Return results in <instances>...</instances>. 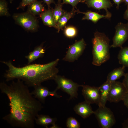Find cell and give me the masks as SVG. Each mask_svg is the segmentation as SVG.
<instances>
[{"mask_svg":"<svg viewBox=\"0 0 128 128\" xmlns=\"http://www.w3.org/2000/svg\"><path fill=\"white\" fill-rule=\"evenodd\" d=\"M110 40L104 33L96 31L92 39V64L100 66L110 57Z\"/></svg>","mask_w":128,"mask_h":128,"instance_id":"3957f363","label":"cell"},{"mask_svg":"<svg viewBox=\"0 0 128 128\" xmlns=\"http://www.w3.org/2000/svg\"><path fill=\"white\" fill-rule=\"evenodd\" d=\"M115 32L113 39V43L110 48L122 47L128 38V23H118L115 27Z\"/></svg>","mask_w":128,"mask_h":128,"instance_id":"ba28073f","label":"cell"},{"mask_svg":"<svg viewBox=\"0 0 128 128\" xmlns=\"http://www.w3.org/2000/svg\"><path fill=\"white\" fill-rule=\"evenodd\" d=\"M128 91L122 82L115 81L112 83L108 98L110 102L122 101Z\"/></svg>","mask_w":128,"mask_h":128,"instance_id":"9c48e42d","label":"cell"},{"mask_svg":"<svg viewBox=\"0 0 128 128\" xmlns=\"http://www.w3.org/2000/svg\"><path fill=\"white\" fill-rule=\"evenodd\" d=\"M0 90L9 101V113L3 119L13 127L33 128L35 119L43 108L40 102L29 91L23 82L18 79L8 85L0 83Z\"/></svg>","mask_w":128,"mask_h":128,"instance_id":"6da1fadb","label":"cell"},{"mask_svg":"<svg viewBox=\"0 0 128 128\" xmlns=\"http://www.w3.org/2000/svg\"><path fill=\"white\" fill-rule=\"evenodd\" d=\"M82 94L85 101L90 104H96L99 105L100 96L98 87L81 85Z\"/></svg>","mask_w":128,"mask_h":128,"instance_id":"30bf717a","label":"cell"},{"mask_svg":"<svg viewBox=\"0 0 128 128\" xmlns=\"http://www.w3.org/2000/svg\"><path fill=\"white\" fill-rule=\"evenodd\" d=\"M44 3H46L48 5V7H50V5L52 3H55L54 0H43Z\"/></svg>","mask_w":128,"mask_h":128,"instance_id":"1f68e13d","label":"cell"},{"mask_svg":"<svg viewBox=\"0 0 128 128\" xmlns=\"http://www.w3.org/2000/svg\"><path fill=\"white\" fill-rule=\"evenodd\" d=\"M33 90L31 92L32 95L40 102L44 103L46 98L49 96L59 98L61 96L57 93L58 89L56 88L54 91H50L46 87L40 85L34 87Z\"/></svg>","mask_w":128,"mask_h":128,"instance_id":"8fae6325","label":"cell"},{"mask_svg":"<svg viewBox=\"0 0 128 128\" xmlns=\"http://www.w3.org/2000/svg\"><path fill=\"white\" fill-rule=\"evenodd\" d=\"M37 0H22L19 6L17 9H24L27 6L35 1Z\"/></svg>","mask_w":128,"mask_h":128,"instance_id":"83f0119b","label":"cell"},{"mask_svg":"<svg viewBox=\"0 0 128 128\" xmlns=\"http://www.w3.org/2000/svg\"><path fill=\"white\" fill-rule=\"evenodd\" d=\"M45 10L42 2L37 0L28 6L27 11L36 16L39 15Z\"/></svg>","mask_w":128,"mask_h":128,"instance_id":"ffe728a7","label":"cell"},{"mask_svg":"<svg viewBox=\"0 0 128 128\" xmlns=\"http://www.w3.org/2000/svg\"><path fill=\"white\" fill-rule=\"evenodd\" d=\"M125 68L123 66L115 69L108 74L106 81L110 83L116 81L124 76Z\"/></svg>","mask_w":128,"mask_h":128,"instance_id":"44dd1931","label":"cell"},{"mask_svg":"<svg viewBox=\"0 0 128 128\" xmlns=\"http://www.w3.org/2000/svg\"><path fill=\"white\" fill-rule=\"evenodd\" d=\"M77 12L78 13H82L84 14V16L82 18V20H90L95 24L97 23L101 18H105L110 19V18L106 15L100 14L97 12L91 11H88L86 12H82L78 10Z\"/></svg>","mask_w":128,"mask_h":128,"instance_id":"ac0fdd59","label":"cell"},{"mask_svg":"<svg viewBox=\"0 0 128 128\" xmlns=\"http://www.w3.org/2000/svg\"><path fill=\"white\" fill-rule=\"evenodd\" d=\"M54 80L57 85L56 88L58 90L61 89L69 95L70 96L69 100L77 98L78 88L81 87V85L71 79L57 75Z\"/></svg>","mask_w":128,"mask_h":128,"instance_id":"5b68a950","label":"cell"},{"mask_svg":"<svg viewBox=\"0 0 128 128\" xmlns=\"http://www.w3.org/2000/svg\"><path fill=\"white\" fill-rule=\"evenodd\" d=\"M10 16L7 2L5 0H0V16L9 17Z\"/></svg>","mask_w":128,"mask_h":128,"instance_id":"d4e9b609","label":"cell"},{"mask_svg":"<svg viewBox=\"0 0 128 128\" xmlns=\"http://www.w3.org/2000/svg\"><path fill=\"white\" fill-rule=\"evenodd\" d=\"M61 0H58V2H61Z\"/></svg>","mask_w":128,"mask_h":128,"instance_id":"74e56055","label":"cell"},{"mask_svg":"<svg viewBox=\"0 0 128 128\" xmlns=\"http://www.w3.org/2000/svg\"><path fill=\"white\" fill-rule=\"evenodd\" d=\"M50 127V128H60L57 125L54 123Z\"/></svg>","mask_w":128,"mask_h":128,"instance_id":"e575fe53","label":"cell"},{"mask_svg":"<svg viewBox=\"0 0 128 128\" xmlns=\"http://www.w3.org/2000/svg\"><path fill=\"white\" fill-rule=\"evenodd\" d=\"M83 1L88 7H91L99 11L104 9L106 12V15L111 18V14L108 10V9L113 6V4L110 0H84Z\"/></svg>","mask_w":128,"mask_h":128,"instance_id":"7c38bea8","label":"cell"},{"mask_svg":"<svg viewBox=\"0 0 128 128\" xmlns=\"http://www.w3.org/2000/svg\"><path fill=\"white\" fill-rule=\"evenodd\" d=\"M86 44L84 39H82L69 46L66 55L63 60L69 62H73L82 55L85 49Z\"/></svg>","mask_w":128,"mask_h":128,"instance_id":"52a82bcc","label":"cell"},{"mask_svg":"<svg viewBox=\"0 0 128 128\" xmlns=\"http://www.w3.org/2000/svg\"><path fill=\"white\" fill-rule=\"evenodd\" d=\"M14 0H9L10 3H11Z\"/></svg>","mask_w":128,"mask_h":128,"instance_id":"8d00e7d4","label":"cell"},{"mask_svg":"<svg viewBox=\"0 0 128 128\" xmlns=\"http://www.w3.org/2000/svg\"><path fill=\"white\" fill-rule=\"evenodd\" d=\"M73 8L72 10L69 12H65L59 19L57 24V29L58 32L65 27L67 23L71 18L73 17L77 12Z\"/></svg>","mask_w":128,"mask_h":128,"instance_id":"d6986e66","label":"cell"},{"mask_svg":"<svg viewBox=\"0 0 128 128\" xmlns=\"http://www.w3.org/2000/svg\"><path fill=\"white\" fill-rule=\"evenodd\" d=\"M80 2L84 3L82 0H63V4H69L71 5L73 8L75 7Z\"/></svg>","mask_w":128,"mask_h":128,"instance_id":"4316f807","label":"cell"},{"mask_svg":"<svg viewBox=\"0 0 128 128\" xmlns=\"http://www.w3.org/2000/svg\"><path fill=\"white\" fill-rule=\"evenodd\" d=\"M45 51L43 47V43L35 47L32 51L29 52L27 55L25 56L28 60L27 64H30L38 58L43 57Z\"/></svg>","mask_w":128,"mask_h":128,"instance_id":"2e32d148","label":"cell"},{"mask_svg":"<svg viewBox=\"0 0 128 128\" xmlns=\"http://www.w3.org/2000/svg\"><path fill=\"white\" fill-rule=\"evenodd\" d=\"M59 60L57 59L46 64H30L22 67L15 66L10 60L1 62L8 68L4 75L6 81L19 79L28 86L34 87L45 81L54 79L59 72L57 66Z\"/></svg>","mask_w":128,"mask_h":128,"instance_id":"7a4b0ae2","label":"cell"},{"mask_svg":"<svg viewBox=\"0 0 128 128\" xmlns=\"http://www.w3.org/2000/svg\"><path fill=\"white\" fill-rule=\"evenodd\" d=\"M90 104L85 101L75 105L73 108L74 110L82 118L86 119L94 113V111L92 110Z\"/></svg>","mask_w":128,"mask_h":128,"instance_id":"4fadbf2b","label":"cell"},{"mask_svg":"<svg viewBox=\"0 0 128 128\" xmlns=\"http://www.w3.org/2000/svg\"><path fill=\"white\" fill-rule=\"evenodd\" d=\"M44 24L50 27L57 29L53 13V9L50 7L45 10L39 15Z\"/></svg>","mask_w":128,"mask_h":128,"instance_id":"9a60e30c","label":"cell"},{"mask_svg":"<svg viewBox=\"0 0 128 128\" xmlns=\"http://www.w3.org/2000/svg\"><path fill=\"white\" fill-rule=\"evenodd\" d=\"M124 76V78L122 82L128 91V72L125 74Z\"/></svg>","mask_w":128,"mask_h":128,"instance_id":"f1b7e54d","label":"cell"},{"mask_svg":"<svg viewBox=\"0 0 128 128\" xmlns=\"http://www.w3.org/2000/svg\"><path fill=\"white\" fill-rule=\"evenodd\" d=\"M123 101L124 105L128 109V91L125 95L123 99L122 100Z\"/></svg>","mask_w":128,"mask_h":128,"instance_id":"f546056e","label":"cell"},{"mask_svg":"<svg viewBox=\"0 0 128 128\" xmlns=\"http://www.w3.org/2000/svg\"><path fill=\"white\" fill-rule=\"evenodd\" d=\"M122 127L123 128H128V118L122 123Z\"/></svg>","mask_w":128,"mask_h":128,"instance_id":"836d02e7","label":"cell"},{"mask_svg":"<svg viewBox=\"0 0 128 128\" xmlns=\"http://www.w3.org/2000/svg\"><path fill=\"white\" fill-rule=\"evenodd\" d=\"M15 23L25 30L35 32L39 27L37 18L28 11L18 13H15L12 16Z\"/></svg>","mask_w":128,"mask_h":128,"instance_id":"277c9868","label":"cell"},{"mask_svg":"<svg viewBox=\"0 0 128 128\" xmlns=\"http://www.w3.org/2000/svg\"><path fill=\"white\" fill-rule=\"evenodd\" d=\"M119 63L128 68V46L121 48L118 56Z\"/></svg>","mask_w":128,"mask_h":128,"instance_id":"7402d4cb","label":"cell"},{"mask_svg":"<svg viewBox=\"0 0 128 128\" xmlns=\"http://www.w3.org/2000/svg\"><path fill=\"white\" fill-rule=\"evenodd\" d=\"M111 83L106 81V82L98 87L100 96L99 107H104L107 101Z\"/></svg>","mask_w":128,"mask_h":128,"instance_id":"5bb4252c","label":"cell"},{"mask_svg":"<svg viewBox=\"0 0 128 128\" xmlns=\"http://www.w3.org/2000/svg\"><path fill=\"white\" fill-rule=\"evenodd\" d=\"M66 125L68 128H79L80 124L75 118L70 117L68 118L66 122Z\"/></svg>","mask_w":128,"mask_h":128,"instance_id":"484cf974","label":"cell"},{"mask_svg":"<svg viewBox=\"0 0 128 128\" xmlns=\"http://www.w3.org/2000/svg\"><path fill=\"white\" fill-rule=\"evenodd\" d=\"M63 5L62 3L59 2L56 5L55 8L53 9V14L56 26L59 19L65 12L62 9Z\"/></svg>","mask_w":128,"mask_h":128,"instance_id":"603a6c76","label":"cell"},{"mask_svg":"<svg viewBox=\"0 0 128 128\" xmlns=\"http://www.w3.org/2000/svg\"><path fill=\"white\" fill-rule=\"evenodd\" d=\"M124 2H125L126 5H128V0H123Z\"/></svg>","mask_w":128,"mask_h":128,"instance_id":"d590c367","label":"cell"},{"mask_svg":"<svg viewBox=\"0 0 128 128\" xmlns=\"http://www.w3.org/2000/svg\"><path fill=\"white\" fill-rule=\"evenodd\" d=\"M57 120L55 118H52L47 115L38 114L35 119V122L38 125L47 128L49 125L55 123Z\"/></svg>","mask_w":128,"mask_h":128,"instance_id":"e0dca14e","label":"cell"},{"mask_svg":"<svg viewBox=\"0 0 128 128\" xmlns=\"http://www.w3.org/2000/svg\"><path fill=\"white\" fill-rule=\"evenodd\" d=\"M64 27V33L66 37L72 38L77 36V31L76 27L72 26H65Z\"/></svg>","mask_w":128,"mask_h":128,"instance_id":"cb8c5ba5","label":"cell"},{"mask_svg":"<svg viewBox=\"0 0 128 128\" xmlns=\"http://www.w3.org/2000/svg\"><path fill=\"white\" fill-rule=\"evenodd\" d=\"M114 3L117 5L116 8L118 9H119V5L121 3L124 2L123 0H112Z\"/></svg>","mask_w":128,"mask_h":128,"instance_id":"4dcf8cb0","label":"cell"},{"mask_svg":"<svg viewBox=\"0 0 128 128\" xmlns=\"http://www.w3.org/2000/svg\"><path fill=\"white\" fill-rule=\"evenodd\" d=\"M123 17L124 19L128 20V5H127V9L123 14Z\"/></svg>","mask_w":128,"mask_h":128,"instance_id":"d6a6232c","label":"cell"},{"mask_svg":"<svg viewBox=\"0 0 128 128\" xmlns=\"http://www.w3.org/2000/svg\"><path fill=\"white\" fill-rule=\"evenodd\" d=\"M94 114L97 119L100 127L102 128H110L115 123L116 120L113 113L106 106H100Z\"/></svg>","mask_w":128,"mask_h":128,"instance_id":"8992f818","label":"cell"}]
</instances>
